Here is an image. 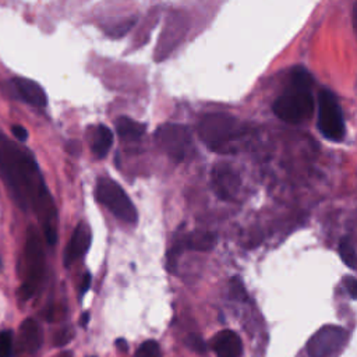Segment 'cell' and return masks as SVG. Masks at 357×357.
Here are the masks:
<instances>
[{"mask_svg": "<svg viewBox=\"0 0 357 357\" xmlns=\"http://www.w3.org/2000/svg\"><path fill=\"white\" fill-rule=\"evenodd\" d=\"M11 145L8 142V146L0 151V170L15 191L20 202L31 198L33 204H49L43 201V198L49 199V195L45 188H40L42 181L35 162Z\"/></svg>", "mask_w": 357, "mask_h": 357, "instance_id": "cell-1", "label": "cell"}, {"mask_svg": "<svg viewBox=\"0 0 357 357\" xmlns=\"http://www.w3.org/2000/svg\"><path fill=\"white\" fill-rule=\"evenodd\" d=\"M198 134L212 151L227 153L234 151V144L245 134V127L233 116L212 113L201 120Z\"/></svg>", "mask_w": 357, "mask_h": 357, "instance_id": "cell-2", "label": "cell"}, {"mask_svg": "<svg viewBox=\"0 0 357 357\" xmlns=\"http://www.w3.org/2000/svg\"><path fill=\"white\" fill-rule=\"evenodd\" d=\"M273 113L286 123H300L314 110V99L308 88L293 85L273 102Z\"/></svg>", "mask_w": 357, "mask_h": 357, "instance_id": "cell-3", "label": "cell"}, {"mask_svg": "<svg viewBox=\"0 0 357 357\" xmlns=\"http://www.w3.org/2000/svg\"><path fill=\"white\" fill-rule=\"evenodd\" d=\"M96 199L103 204L116 218L127 223H135L138 219L137 209L124 190L112 178L100 177L95 190Z\"/></svg>", "mask_w": 357, "mask_h": 357, "instance_id": "cell-4", "label": "cell"}, {"mask_svg": "<svg viewBox=\"0 0 357 357\" xmlns=\"http://www.w3.org/2000/svg\"><path fill=\"white\" fill-rule=\"evenodd\" d=\"M318 128L331 141H340L344 137V121L340 106L329 91L318 95Z\"/></svg>", "mask_w": 357, "mask_h": 357, "instance_id": "cell-5", "label": "cell"}, {"mask_svg": "<svg viewBox=\"0 0 357 357\" xmlns=\"http://www.w3.org/2000/svg\"><path fill=\"white\" fill-rule=\"evenodd\" d=\"M25 258H26V279L20 289V296L22 298H29L43 275V252L40 247V240L38 238L33 227L29 229V236L25 247Z\"/></svg>", "mask_w": 357, "mask_h": 357, "instance_id": "cell-6", "label": "cell"}, {"mask_svg": "<svg viewBox=\"0 0 357 357\" xmlns=\"http://www.w3.org/2000/svg\"><path fill=\"white\" fill-rule=\"evenodd\" d=\"M159 146L173 159L183 160L191 148V134L181 124H165L156 131Z\"/></svg>", "mask_w": 357, "mask_h": 357, "instance_id": "cell-7", "label": "cell"}, {"mask_svg": "<svg viewBox=\"0 0 357 357\" xmlns=\"http://www.w3.org/2000/svg\"><path fill=\"white\" fill-rule=\"evenodd\" d=\"M346 331L340 326L326 325L318 329L307 342L310 357H332L346 343Z\"/></svg>", "mask_w": 357, "mask_h": 357, "instance_id": "cell-8", "label": "cell"}, {"mask_svg": "<svg viewBox=\"0 0 357 357\" xmlns=\"http://www.w3.org/2000/svg\"><path fill=\"white\" fill-rule=\"evenodd\" d=\"M212 187L222 199H233L240 188V176L227 163H218L212 170Z\"/></svg>", "mask_w": 357, "mask_h": 357, "instance_id": "cell-9", "label": "cell"}, {"mask_svg": "<svg viewBox=\"0 0 357 357\" xmlns=\"http://www.w3.org/2000/svg\"><path fill=\"white\" fill-rule=\"evenodd\" d=\"M184 31L185 29H184L183 15L178 13L170 14L158 42V47L155 52L156 60H163L178 45V42L184 35Z\"/></svg>", "mask_w": 357, "mask_h": 357, "instance_id": "cell-10", "label": "cell"}, {"mask_svg": "<svg viewBox=\"0 0 357 357\" xmlns=\"http://www.w3.org/2000/svg\"><path fill=\"white\" fill-rule=\"evenodd\" d=\"M89 244H91V230L84 222H81L74 229L71 238L66 247L64 265L70 266L73 262H75L88 250Z\"/></svg>", "mask_w": 357, "mask_h": 357, "instance_id": "cell-11", "label": "cell"}, {"mask_svg": "<svg viewBox=\"0 0 357 357\" xmlns=\"http://www.w3.org/2000/svg\"><path fill=\"white\" fill-rule=\"evenodd\" d=\"M212 349L218 357H240L243 343L233 331H222L212 339Z\"/></svg>", "mask_w": 357, "mask_h": 357, "instance_id": "cell-12", "label": "cell"}, {"mask_svg": "<svg viewBox=\"0 0 357 357\" xmlns=\"http://www.w3.org/2000/svg\"><path fill=\"white\" fill-rule=\"evenodd\" d=\"M13 82L18 91V93L21 95V98L25 102H28L32 106H38V107L46 106L47 96L43 91V88L38 82H35L33 79L25 78V77H17V78H14Z\"/></svg>", "mask_w": 357, "mask_h": 357, "instance_id": "cell-13", "label": "cell"}, {"mask_svg": "<svg viewBox=\"0 0 357 357\" xmlns=\"http://www.w3.org/2000/svg\"><path fill=\"white\" fill-rule=\"evenodd\" d=\"M20 344L28 353H35L40 347V328L36 321L28 318L21 324Z\"/></svg>", "mask_w": 357, "mask_h": 357, "instance_id": "cell-14", "label": "cell"}, {"mask_svg": "<svg viewBox=\"0 0 357 357\" xmlns=\"http://www.w3.org/2000/svg\"><path fill=\"white\" fill-rule=\"evenodd\" d=\"M116 130L123 139H128V141H137L145 134V126L142 123H138L124 116L116 120Z\"/></svg>", "mask_w": 357, "mask_h": 357, "instance_id": "cell-15", "label": "cell"}, {"mask_svg": "<svg viewBox=\"0 0 357 357\" xmlns=\"http://www.w3.org/2000/svg\"><path fill=\"white\" fill-rule=\"evenodd\" d=\"M112 144H113L112 131L106 126H98L93 135V142H92V151L96 155V158L106 156Z\"/></svg>", "mask_w": 357, "mask_h": 357, "instance_id": "cell-16", "label": "cell"}, {"mask_svg": "<svg viewBox=\"0 0 357 357\" xmlns=\"http://www.w3.org/2000/svg\"><path fill=\"white\" fill-rule=\"evenodd\" d=\"M339 255L342 261L351 269L357 271V252L349 237H342L339 241Z\"/></svg>", "mask_w": 357, "mask_h": 357, "instance_id": "cell-17", "label": "cell"}, {"mask_svg": "<svg viewBox=\"0 0 357 357\" xmlns=\"http://www.w3.org/2000/svg\"><path fill=\"white\" fill-rule=\"evenodd\" d=\"M134 357H162V351L158 342L146 340L137 349Z\"/></svg>", "mask_w": 357, "mask_h": 357, "instance_id": "cell-18", "label": "cell"}, {"mask_svg": "<svg viewBox=\"0 0 357 357\" xmlns=\"http://www.w3.org/2000/svg\"><path fill=\"white\" fill-rule=\"evenodd\" d=\"M13 332L3 331L0 332V357H13Z\"/></svg>", "mask_w": 357, "mask_h": 357, "instance_id": "cell-19", "label": "cell"}, {"mask_svg": "<svg viewBox=\"0 0 357 357\" xmlns=\"http://www.w3.org/2000/svg\"><path fill=\"white\" fill-rule=\"evenodd\" d=\"M291 82H293V85H297V86L310 88V85H311V75L304 68H296L291 73Z\"/></svg>", "mask_w": 357, "mask_h": 357, "instance_id": "cell-20", "label": "cell"}, {"mask_svg": "<svg viewBox=\"0 0 357 357\" xmlns=\"http://www.w3.org/2000/svg\"><path fill=\"white\" fill-rule=\"evenodd\" d=\"M230 289H231V294L238 298V300H245L247 298V293L245 289L241 283V280L238 278H233L231 283H230Z\"/></svg>", "mask_w": 357, "mask_h": 357, "instance_id": "cell-21", "label": "cell"}, {"mask_svg": "<svg viewBox=\"0 0 357 357\" xmlns=\"http://www.w3.org/2000/svg\"><path fill=\"white\" fill-rule=\"evenodd\" d=\"M187 344H188L190 349H192V350H195V351H198V353H204L205 349H206L205 342H204L202 337L198 336V335H191V336L187 339Z\"/></svg>", "mask_w": 357, "mask_h": 357, "instance_id": "cell-22", "label": "cell"}, {"mask_svg": "<svg viewBox=\"0 0 357 357\" xmlns=\"http://www.w3.org/2000/svg\"><path fill=\"white\" fill-rule=\"evenodd\" d=\"M132 24H134V20H128V21H126L124 24H119V25L113 26V28L109 31V33H110V35H114V36H121V35H124V33L132 26Z\"/></svg>", "mask_w": 357, "mask_h": 357, "instance_id": "cell-23", "label": "cell"}, {"mask_svg": "<svg viewBox=\"0 0 357 357\" xmlns=\"http://www.w3.org/2000/svg\"><path fill=\"white\" fill-rule=\"evenodd\" d=\"M11 131H13L14 137H15L18 141L25 142V141L28 139V131H26V128H25L24 126L15 124V126H13V127H11Z\"/></svg>", "mask_w": 357, "mask_h": 357, "instance_id": "cell-24", "label": "cell"}, {"mask_svg": "<svg viewBox=\"0 0 357 357\" xmlns=\"http://www.w3.org/2000/svg\"><path fill=\"white\" fill-rule=\"evenodd\" d=\"M346 287H347L349 294H350L353 298H357V279L347 278V279H346Z\"/></svg>", "mask_w": 357, "mask_h": 357, "instance_id": "cell-25", "label": "cell"}, {"mask_svg": "<svg viewBox=\"0 0 357 357\" xmlns=\"http://www.w3.org/2000/svg\"><path fill=\"white\" fill-rule=\"evenodd\" d=\"M91 286V275L89 273H85V276L82 278V284H81V296L84 293H86V290L89 289Z\"/></svg>", "mask_w": 357, "mask_h": 357, "instance_id": "cell-26", "label": "cell"}, {"mask_svg": "<svg viewBox=\"0 0 357 357\" xmlns=\"http://www.w3.org/2000/svg\"><path fill=\"white\" fill-rule=\"evenodd\" d=\"M116 346L120 347L121 351H126V350L128 349V346H127V343H126L124 339H117V340H116Z\"/></svg>", "mask_w": 357, "mask_h": 357, "instance_id": "cell-27", "label": "cell"}, {"mask_svg": "<svg viewBox=\"0 0 357 357\" xmlns=\"http://www.w3.org/2000/svg\"><path fill=\"white\" fill-rule=\"evenodd\" d=\"M88 319H89V314L85 312V314L81 317V325H86V324H88Z\"/></svg>", "mask_w": 357, "mask_h": 357, "instance_id": "cell-28", "label": "cell"}, {"mask_svg": "<svg viewBox=\"0 0 357 357\" xmlns=\"http://www.w3.org/2000/svg\"><path fill=\"white\" fill-rule=\"evenodd\" d=\"M353 18H354V26H356V29H357V3H356V6H354V13H353Z\"/></svg>", "mask_w": 357, "mask_h": 357, "instance_id": "cell-29", "label": "cell"}, {"mask_svg": "<svg viewBox=\"0 0 357 357\" xmlns=\"http://www.w3.org/2000/svg\"><path fill=\"white\" fill-rule=\"evenodd\" d=\"M59 357H71V354H70V353H63V354H60Z\"/></svg>", "mask_w": 357, "mask_h": 357, "instance_id": "cell-30", "label": "cell"}]
</instances>
